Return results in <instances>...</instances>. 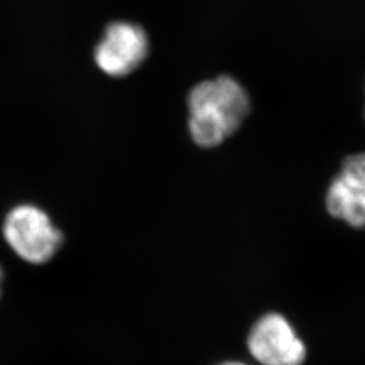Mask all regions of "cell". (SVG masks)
Listing matches in <instances>:
<instances>
[{"label": "cell", "mask_w": 365, "mask_h": 365, "mask_svg": "<svg viewBox=\"0 0 365 365\" xmlns=\"http://www.w3.org/2000/svg\"><path fill=\"white\" fill-rule=\"evenodd\" d=\"M331 217L354 229L365 227V152L348 157L327 195Z\"/></svg>", "instance_id": "5"}, {"label": "cell", "mask_w": 365, "mask_h": 365, "mask_svg": "<svg viewBox=\"0 0 365 365\" xmlns=\"http://www.w3.org/2000/svg\"><path fill=\"white\" fill-rule=\"evenodd\" d=\"M188 128L194 143L214 148L229 138L248 117L250 102L244 87L230 76L197 84L188 96Z\"/></svg>", "instance_id": "1"}, {"label": "cell", "mask_w": 365, "mask_h": 365, "mask_svg": "<svg viewBox=\"0 0 365 365\" xmlns=\"http://www.w3.org/2000/svg\"><path fill=\"white\" fill-rule=\"evenodd\" d=\"M149 53L144 29L131 22H114L105 30L95 49V63L106 75L123 78L133 73Z\"/></svg>", "instance_id": "4"}, {"label": "cell", "mask_w": 365, "mask_h": 365, "mask_svg": "<svg viewBox=\"0 0 365 365\" xmlns=\"http://www.w3.org/2000/svg\"><path fill=\"white\" fill-rule=\"evenodd\" d=\"M3 283H4V272L0 265V297H1V291H3Z\"/></svg>", "instance_id": "6"}, {"label": "cell", "mask_w": 365, "mask_h": 365, "mask_svg": "<svg viewBox=\"0 0 365 365\" xmlns=\"http://www.w3.org/2000/svg\"><path fill=\"white\" fill-rule=\"evenodd\" d=\"M248 351L261 365H303L307 349L284 315L268 313L250 327Z\"/></svg>", "instance_id": "3"}, {"label": "cell", "mask_w": 365, "mask_h": 365, "mask_svg": "<svg viewBox=\"0 0 365 365\" xmlns=\"http://www.w3.org/2000/svg\"><path fill=\"white\" fill-rule=\"evenodd\" d=\"M1 232L14 255L30 265L53 260L64 242V235L48 212L34 205L15 206L6 215Z\"/></svg>", "instance_id": "2"}, {"label": "cell", "mask_w": 365, "mask_h": 365, "mask_svg": "<svg viewBox=\"0 0 365 365\" xmlns=\"http://www.w3.org/2000/svg\"><path fill=\"white\" fill-rule=\"evenodd\" d=\"M218 365H247L244 364V363H238V361H226V363H222V364Z\"/></svg>", "instance_id": "7"}]
</instances>
